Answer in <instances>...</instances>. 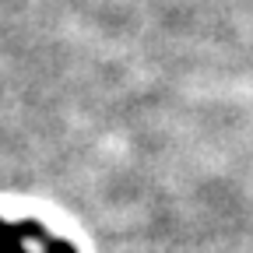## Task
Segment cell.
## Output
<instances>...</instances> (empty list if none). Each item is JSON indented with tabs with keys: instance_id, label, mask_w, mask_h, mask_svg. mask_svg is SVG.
Segmentation results:
<instances>
[{
	"instance_id": "6da1fadb",
	"label": "cell",
	"mask_w": 253,
	"mask_h": 253,
	"mask_svg": "<svg viewBox=\"0 0 253 253\" xmlns=\"http://www.w3.org/2000/svg\"><path fill=\"white\" fill-rule=\"evenodd\" d=\"M0 253H78L36 218H0Z\"/></svg>"
}]
</instances>
